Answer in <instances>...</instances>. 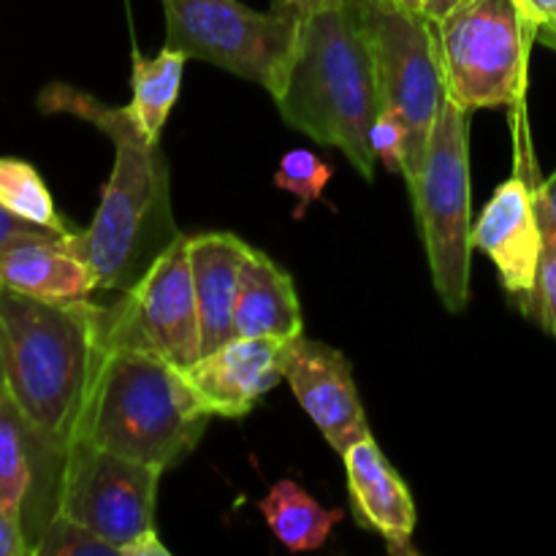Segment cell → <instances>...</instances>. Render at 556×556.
<instances>
[{"instance_id": "6da1fadb", "label": "cell", "mask_w": 556, "mask_h": 556, "mask_svg": "<svg viewBox=\"0 0 556 556\" xmlns=\"http://www.w3.org/2000/svg\"><path fill=\"white\" fill-rule=\"evenodd\" d=\"M47 114H74L114 144V166L92 223L79 231L96 291H128L177 242L172 179L161 141L147 139L130 106H106L79 87L52 81L38 92Z\"/></svg>"}, {"instance_id": "7a4b0ae2", "label": "cell", "mask_w": 556, "mask_h": 556, "mask_svg": "<svg viewBox=\"0 0 556 556\" xmlns=\"http://www.w3.org/2000/svg\"><path fill=\"white\" fill-rule=\"evenodd\" d=\"M112 351L109 304H52L0 286V367L27 427L60 451L85 440L87 410Z\"/></svg>"}, {"instance_id": "3957f363", "label": "cell", "mask_w": 556, "mask_h": 556, "mask_svg": "<svg viewBox=\"0 0 556 556\" xmlns=\"http://www.w3.org/2000/svg\"><path fill=\"white\" fill-rule=\"evenodd\" d=\"M271 98L293 130L337 147L364 179L375 177L380 98L356 0H337L299 22L296 47Z\"/></svg>"}, {"instance_id": "277c9868", "label": "cell", "mask_w": 556, "mask_h": 556, "mask_svg": "<svg viewBox=\"0 0 556 556\" xmlns=\"http://www.w3.org/2000/svg\"><path fill=\"white\" fill-rule=\"evenodd\" d=\"M210 418L182 369L152 351L112 348L92 391L81 443L166 472L193 454Z\"/></svg>"}, {"instance_id": "5b68a950", "label": "cell", "mask_w": 556, "mask_h": 556, "mask_svg": "<svg viewBox=\"0 0 556 556\" xmlns=\"http://www.w3.org/2000/svg\"><path fill=\"white\" fill-rule=\"evenodd\" d=\"M429 275L448 313L470 302V112L445 92L418 182L410 188Z\"/></svg>"}, {"instance_id": "8992f818", "label": "cell", "mask_w": 556, "mask_h": 556, "mask_svg": "<svg viewBox=\"0 0 556 556\" xmlns=\"http://www.w3.org/2000/svg\"><path fill=\"white\" fill-rule=\"evenodd\" d=\"M356 9L372 54L380 109L400 114L407 130L402 177L410 190L421 177L429 136L445 101L438 33L432 20L400 0H356Z\"/></svg>"}, {"instance_id": "52a82bcc", "label": "cell", "mask_w": 556, "mask_h": 556, "mask_svg": "<svg viewBox=\"0 0 556 556\" xmlns=\"http://www.w3.org/2000/svg\"><path fill=\"white\" fill-rule=\"evenodd\" d=\"M448 98L467 112L519 106L535 36L516 0H472L434 22Z\"/></svg>"}, {"instance_id": "ba28073f", "label": "cell", "mask_w": 556, "mask_h": 556, "mask_svg": "<svg viewBox=\"0 0 556 556\" xmlns=\"http://www.w3.org/2000/svg\"><path fill=\"white\" fill-rule=\"evenodd\" d=\"M166 43L271 92L280 87L299 36V16L275 0L255 11L239 0H161Z\"/></svg>"}, {"instance_id": "9c48e42d", "label": "cell", "mask_w": 556, "mask_h": 556, "mask_svg": "<svg viewBox=\"0 0 556 556\" xmlns=\"http://www.w3.org/2000/svg\"><path fill=\"white\" fill-rule=\"evenodd\" d=\"M161 476V467L79 443L65 459L60 514L90 527L119 556H134V548L155 532Z\"/></svg>"}, {"instance_id": "30bf717a", "label": "cell", "mask_w": 556, "mask_h": 556, "mask_svg": "<svg viewBox=\"0 0 556 556\" xmlns=\"http://www.w3.org/2000/svg\"><path fill=\"white\" fill-rule=\"evenodd\" d=\"M123 293L109 304L112 348L152 351L179 369L199 362L201 320L185 233Z\"/></svg>"}, {"instance_id": "8fae6325", "label": "cell", "mask_w": 556, "mask_h": 556, "mask_svg": "<svg viewBox=\"0 0 556 556\" xmlns=\"http://www.w3.org/2000/svg\"><path fill=\"white\" fill-rule=\"evenodd\" d=\"M535 163L527 147V136L521 147H516V172L505 179L481 217L472 226V250H481L500 271L505 291L525 302L535 286L538 264H541L543 231L535 212Z\"/></svg>"}, {"instance_id": "7c38bea8", "label": "cell", "mask_w": 556, "mask_h": 556, "mask_svg": "<svg viewBox=\"0 0 556 556\" xmlns=\"http://www.w3.org/2000/svg\"><path fill=\"white\" fill-rule=\"evenodd\" d=\"M280 369L299 405L337 454L342 456L353 443L367 438V413L345 353L302 334L282 342Z\"/></svg>"}, {"instance_id": "4fadbf2b", "label": "cell", "mask_w": 556, "mask_h": 556, "mask_svg": "<svg viewBox=\"0 0 556 556\" xmlns=\"http://www.w3.org/2000/svg\"><path fill=\"white\" fill-rule=\"evenodd\" d=\"M282 340L233 337L185 367L190 389L212 418H242L282 378Z\"/></svg>"}, {"instance_id": "5bb4252c", "label": "cell", "mask_w": 556, "mask_h": 556, "mask_svg": "<svg viewBox=\"0 0 556 556\" xmlns=\"http://www.w3.org/2000/svg\"><path fill=\"white\" fill-rule=\"evenodd\" d=\"M342 462H345L348 494L358 527L375 532L391 554H418L413 546L416 535L413 494L394 465L386 459L372 434L353 443L342 454Z\"/></svg>"}, {"instance_id": "9a60e30c", "label": "cell", "mask_w": 556, "mask_h": 556, "mask_svg": "<svg viewBox=\"0 0 556 556\" xmlns=\"http://www.w3.org/2000/svg\"><path fill=\"white\" fill-rule=\"evenodd\" d=\"M0 286L52 304L87 302L96 293L79 231H43L0 250Z\"/></svg>"}, {"instance_id": "2e32d148", "label": "cell", "mask_w": 556, "mask_h": 556, "mask_svg": "<svg viewBox=\"0 0 556 556\" xmlns=\"http://www.w3.org/2000/svg\"><path fill=\"white\" fill-rule=\"evenodd\" d=\"M250 250L253 248L237 233L210 231L188 237V258L201 320V356L237 337L233 307Z\"/></svg>"}, {"instance_id": "e0dca14e", "label": "cell", "mask_w": 556, "mask_h": 556, "mask_svg": "<svg viewBox=\"0 0 556 556\" xmlns=\"http://www.w3.org/2000/svg\"><path fill=\"white\" fill-rule=\"evenodd\" d=\"M237 337H269L293 340L304 334L302 304L291 275L261 250H250L233 307Z\"/></svg>"}, {"instance_id": "ac0fdd59", "label": "cell", "mask_w": 556, "mask_h": 556, "mask_svg": "<svg viewBox=\"0 0 556 556\" xmlns=\"http://www.w3.org/2000/svg\"><path fill=\"white\" fill-rule=\"evenodd\" d=\"M271 535L293 554L318 552L326 546L331 530L345 519L342 508H324L296 481H277L258 503Z\"/></svg>"}, {"instance_id": "d6986e66", "label": "cell", "mask_w": 556, "mask_h": 556, "mask_svg": "<svg viewBox=\"0 0 556 556\" xmlns=\"http://www.w3.org/2000/svg\"><path fill=\"white\" fill-rule=\"evenodd\" d=\"M185 63H188V54L168 43L155 58H141L139 52H134V79H130L134 98L128 106L147 139L161 141L163 125L179 98Z\"/></svg>"}, {"instance_id": "ffe728a7", "label": "cell", "mask_w": 556, "mask_h": 556, "mask_svg": "<svg viewBox=\"0 0 556 556\" xmlns=\"http://www.w3.org/2000/svg\"><path fill=\"white\" fill-rule=\"evenodd\" d=\"M0 204L22 220L36 223L49 231H79L60 215L36 166L22 157H0Z\"/></svg>"}, {"instance_id": "44dd1931", "label": "cell", "mask_w": 556, "mask_h": 556, "mask_svg": "<svg viewBox=\"0 0 556 556\" xmlns=\"http://www.w3.org/2000/svg\"><path fill=\"white\" fill-rule=\"evenodd\" d=\"M331 177H334V166L329 161L309 150H291L280 157V166L275 172V188L296 195L293 217L302 220L309 206L324 199Z\"/></svg>"}, {"instance_id": "7402d4cb", "label": "cell", "mask_w": 556, "mask_h": 556, "mask_svg": "<svg viewBox=\"0 0 556 556\" xmlns=\"http://www.w3.org/2000/svg\"><path fill=\"white\" fill-rule=\"evenodd\" d=\"M30 556H119L117 548L109 541H103L98 532L85 527L81 521L71 519V516L58 514L38 541L33 543Z\"/></svg>"}, {"instance_id": "603a6c76", "label": "cell", "mask_w": 556, "mask_h": 556, "mask_svg": "<svg viewBox=\"0 0 556 556\" xmlns=\"http://www.w3.org/2000/svg\"><path fill=\"white\" fill-rule=\"evenodd\" d=\"M521 309L556 340V237H543L535 286L521 302Z\"/></svg>"}, {"instance_id": "cb8c5ba5", "label": "cell", "mask_w": 556, "mask_h": 556, "mask_svg": "<svg viewBox=\"0 0 556 556\" xmlns=\"http://www.w3.org/2000/svg\"><path fill=\"white\" fill-rule=\"evenodd\" d=\"M372 150L380 166L402 174L407 155V130L402 125L400 114H394L391 109H380L378 112V119L372 125Z\"/></svg>"}, {"instance_id": "d4e9b609", "label": "cell", "mask_w": 556, "mask_h": 556, "mask_svg": "<svg viewBox=\"0 0 556 556\" xmlns=\"http://www.w3.org/2000/svg\"><path fill=\"white\" fill-rule=\"evenodd\" d=\"M0 556H30L22 519L3 503H0Z\"/></svg>"}, {"instance_id": "484cf974", "label": "cell", "mask_w": 556, "mask_h": 556, "mask_svg": "<svg viewBox=\"0 0 556 556\" xmlns=\"http://www.w3.org/2000/svg\"><path fill=\"white\" fill-rule=\"evenodd\" d=\"M535 212L543 237H556V172L543 182L535 177Z\"/></svg>"}, {"instance_id": "4316f807", "label": "cell", "mask_w": 556, "mask_h": 556, "mask_svg": "<svg viewBox=\"0 0 556 556\" xmlns=\"http://www.w3.org/2000/svg\"><path fill=\"white\" fill-rule=\"evenodd\" d=\"M43 231H49V228H41L36 226V223L22 220V217H16L14 212H9L3 204H0V250H3L5 244L14 242V239L33 237V233H43Z\"/></svg>"}, {"instance_id": "83f0119b", "label": "cell", "mask_w": 556, "mask_h": 556, "mask_svg": "<svg viewBox=\"0 0 556 556\" xmlns=\"http://www.w3.org/2000/svg\"><path fill=\"white\" fill-rule=\"evenodd\" d=\"M516 5H519L521 16H525L527 27H530L535 38L541 27L556 20V0H516Z\"/></svg>"}, {"instance_id": "f1b7e54d", "label": "cell", "mask_w": 556, "mask_h": 556, "mask_svg": "<svg viewBox=\"0 0 556 556\" xmlns=\"http://www.w3.org/2000/svg\"><path fill=\"white\" fill-rule=\"evenodd\" d=\"M465 3H472V0H421V14L427 16V20L440 22L443 16H448L451 11H456Z\"/></svg>"}, {"instance_id": "f546056e", "label": "cell", "mask_w": 556, "mask_h": 556, "mask_svg": "<svg viewBox=\"0 0 556 556\" xmlns=\"http://www.w3.org/2000/svg\"><path fill=\"white\" fill-rule=\"evenodd\" d=\"M280 3L286 5V9H291L299 20H304V16H313L318 14V11L329 9L337 0H280Z\"/></svg>"}, {"instance_id": "4dcf8cb0", "label": "cell", "mask_w": 556, "mask_h": 556, "mask_svg": "<svg viewBox=\"0 0 556 556\" xmlns=\"http://www.w3.org/2000/svg\"><path fill=\"white\" fill-rule=\"evenodd\" d=\"M535 41H541V43H546V47L556 49V20L548 22L546 27H541V30H538Z\"/></svg>"}, {"instance_id": "1f68e13d", "label": "cell", "mask_w": 556, "mask_h": 556, "mask_svg": "<svg viewBox=\"0 0 556 556\" xmlns=\"http://www.w3.org/2000/svg\"><path fill=\"white\" fill-rule=\"evenodd\" d=\"M402 5H407V9H413V11H421V0H400Z\"/></svg>"}, {"instance_id": "d6a6232c", "label": "cell", "mask_w": 556, "mask_h": 556, "mask_svg": "<svg viewBox=\"0 0 556 556\" xmlns=\"http://www.w3.org/2000/svg\"><path fill=\"white\" fill-rule=\"evenodd\" d=\"M5 386V380H3V367H0V389H3Z\"/></svg>"}]
</instances>
